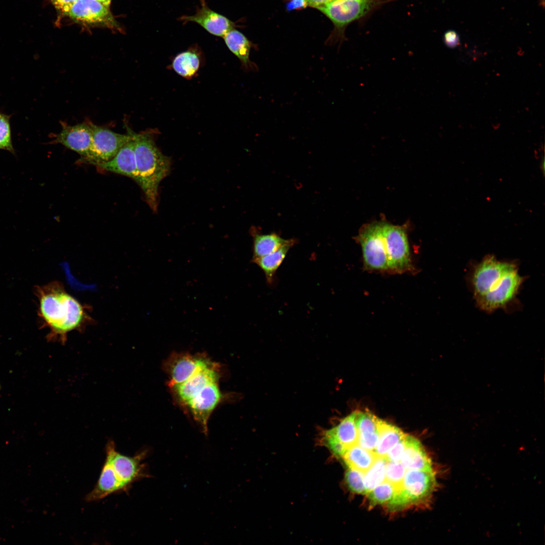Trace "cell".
Returning <instances> with one entry per match:
<instances>
[{"instance_id": "14", "label": "cell", "mask_w": 545, "mask_h": 545, "mask_svg": "<svg viewBox=\"0 0 545 545\" xmlns=\"http://www.w3.org/2000/svg\"><path fill=\"white\" fill-rule=\"evenodd\" d=\"M222 398L218 382H213L205 386L186 406L189 408L194 419L205 434L207 433L209 416Z\"/></svg>"}, {"instance_id": "26", "label": "cell", "mask_w": 545, "mask_h": 545, "mask_svg": "<svg viewBox=\"0 0 545 545\" xmlns=\"http://www.w3.org/2000/svg\"><path fill=\"white\" fill-rule=\"evenodd\" d=\"M387 460L385 457H377L371 467L364 475L365 494H368L385 480Z\"/></svg>"}, {"instance_id": "25", "label": "cell", "mask_w": 545, "mask_h": 545, "mask_svg": "<svg viewBox=\"0 0 545 545\" xmlns=\"http://www.w3.org/2000/svg\"><path fill=\"white\" fill-rule=\"evenodd\" d=\"M294 244L284 245L276 251L261 257L252 259L263 271L267 282L271 284L276 272L285 259L288 252Z\"/></svg>"}, {"instance_id": "6", "label": "cell", "mask_w": 545, "mask_h": 545, "mask_svg": "<svg viewBox=\"0 0 545 545\" xmlns=\"http://www.w3.org/2000/svg\"><path fill=\"white\" fill-rule=\"evenodd\" d=\"M382 229L388 259L389 272L413 273L407 235L404 227L382 222Z\"/></svg>"}, {"instance_id": "27", "label": "cell", "mask_w": 545, "mask_h": 545, "mask_svg": "<svg viewBox=\"0 0 545 545\" xmlns=\"http://www.w3.org/2000/svg\"><path fill=\"white\" fill-rule=\"evenodd\" d=\"M378 418L368 412H357L355 418L358 435H369L378 432Z\"/></svg>"}, {"instance_id": "30", "label": "cell", "mask_w": 545, "mask_h": 545, "mask_svg": "<svg viewBox=\"0 0 545 545\" xmlns=\"http://www.w3.org/2000/svg\"><path fill=\"white\" fill-rule=\"evenodd\" d=\"M9 115L0 110V149L15 153L12 140L10 119Z\"/></svg>"}, {"instance_id": "36", "label": "cell", "mask_w": 545, "mask_h": 545, "mask_svg": "<svg viewBox=\"0 0 545 545\" xmlns=\"http://www.w3.org/2000/svg\"><path fill=\"white\" fill-rule=\"evenodd\" d=\"M106 8H109L110 4L112 0H96Z\"/></svg>"}, {"instance_id": "19", "label": "cell", "mask_w": 545, "mask_h": 545, "mask_svg": "<svg viewBox=\"0 0 545 545\" xmlns=\"http://www.w3.org/2000/svg\"><path fill=\"white\" fill-rule=\"evenodd\" d=\"M228 49L239 60L242 68L245 72H257V65L249 58L250 50L255 45L239 30L233 29L223 37Z\"/></svg>"}, {"instance_id": "3", "label": "cell", "mask_w": 545, "mask_h": 545, "mask_svg": "<svg viewBox=\"0 0 545 545\" xmlns=\"http://www.w3.org/2000/svg\"><path fill=\"white\" fill-rule=\"evenodd\" d=\"M132 134L135 141L136 182L143 192L146 202L155 211L158 203V187L169 173L171 160L158 148L153 132L133 131Z\"/></svg>"}, {"instance_id": "15", "label": "cell", "mask_w": 545, "mask_h": 545, "mask_svg": "<svg viewBox=\"0 0 545 545\" xmlns=\"http://www.w3.org/2000/svg\"><path fill=\"white\" fill-rule=\"evenodd\" d=\"M61 131L56 135L52 143H60L78 153L81 156L80 160L86 158L92 141L91 124L69 125L61 122Z\"/></svg>"}, {"instance_id": "13", "label": "cell", "mask_w": 545, "mask_h": 545, "mask_svg": "<svg viewBox=\"0 0 545 545\" xmlns=\"http://www.w3.org/2000/svg\"><path fill=\"white\" fill-rule=\"evenodd\" d=\"M73 20L91 25H101L114 28L117 23L106 8L96 0H78L67 14Z\"/></svg>"}, {"instance_id": "23", "label": "cell", "mask_w": 545, "mask_h": 545, "mask_svg": "<svg viewBox=\"0 0 545 545\" xmlns=\"http://www.w3.org/2000/svg\"><path fill=\"white\" fill-rule=\"evenodd\" d=\"M377 457L373 451L366 450L357 444L348 448L341 458L348 468L365 474Z\"/></svg>"}, {"instance_id": "9", "label": "cell", "mask_w": 545, "mask_h": 545, "mask_svg": "<svg viewBox=\"0 0 545 545\" xmlns=\"http://www.w3.org/2000/svg\"><path fill=\"white\" fill-rule=\"evenodd\" d=\"M517 267L513 262L498 260L493 255L486 256L475 266L473 271L471 283L475 298L488 291Z\"/></svg>"}, {"instance_id": "1", "label": "cell", "mask_w": 545, "mask_h": 545, "mask_svg": "<svg viewBox=\"0 0 545 545\" xmlns=\"http://www.w3.org/2000/svg\"><path fill=\"white\" fill-rule=\"evenodd\" d=\"M39 313L49 329V340L66 343L69 333L82 332L94 320L89 307L81 304L69 294L60 282H54L40 288Z\"/></svg>"}, {"instance_id": "31", "label": "cell", "mask_w": 545, "mask_h": 545, "mask_svg": "<svg viewBox=\"0 0 545 545\" xmlns=\"http://www.w3.org/2000/svg\"><path fill=\"white\" fill-rule=\"evenodd\" d=\"M364 473L348 468L345 473V480L350 489L358 494H365L364 484Z\"/></svg>"}, {"instance_id": "29", "label": "cell", "mask_w": 545, "mask_h": 545, "mask_svg": "<svg viewBox=\"0 0 545 545\" xmlns=\"http://www.w3.org/2000/svg\"><path fill=\"white\" fill-rule=\"evenodd\" d=\"M406 469L400 461H387L385 470V480L392 484L398 491L402 485Z\"/></svg>"}, {"instance_id": "4", "label": "cell", "mask_w": 545, "mask_h": 545, "mask_svg": "<svg viewBox=\"0 0 545 545\" xmlns=\"http://www.w3.org/2000/svg\"><path fill=\"white\" fill-rule=\"evenodd\" d=\"M387 0H331L317 8L333 23L334 29L328 40L330 44L344 40L345 30L350 23L365 17Z\"/></svg>"}, {"instance_id": "22", "label": "cell", "mask_w": 545, "mask_h": 545, "mask_svg": "<svg viewBox=\"0 0 545 545\" xmlns=\"http://www.w3.org/2000/svg\"><path fill=\"white\" fill-rule=\"evenodd\" d=\"M377 429L379 438L374 452L378 457H384L405 434L397 426L379 419L377 420Z\"/></svg>"}, {"instance_id": "11", "label": "cell", "mask_w": 545, "mask_h": 545, "mask_svg": "<svg viewBox=\"0 0 545 545\" xmlns=\"http://www.w3.org/2000/svg\"><path fill=\"white\" fill-rule=\"evenodd\" d=\"M523 281L518 269L509 272L488 291L475 298L477 305L487 312L505 306L515 298Z\"/></svg>"}, {"instance_id": "32", "label": "cell", "mask_w": 545, "mask_h": 545, "mask_svg": "<svg viewBox=\"0 0 545 545\" xmlns=\"http://www.w3.org/2000/svg\"><path fill=\"white\" fill-rule=\"evenodd\" d=\"M406 445V435L384 457L387 461H400Z\"/></svg>"}, {"instance_id": "20", "label": "cell", "mask_w": 545, "mask_h": 545, "mask_svg": "<svg viewBox=\"0 0 545 545\" xmlns=\"http://www.w3.org/2000/svg\"><path fill=\"white\" fill-rule=\"evenodd\" d=\"M406 445L400 462L406 469L432 470L431 461L419 441L406 435Z\"/></svg>"}, {"instance_id": "7", "label": "cell", "mask_w": 545, "mask_h": 545, "mask_svg": "<svg viewBox=\"0 0 545 545\" xmlns=\"http://www.w3.org/2000/svg\"><path fill=\"white\" fill-rule=\"evenodd\" d=\"M356 238L361 247L364 268L371 271L389 272L382 223L363 226Z\"/></svg>"}, {"instance_id": "5", "label": "cell", "mask_w": 545, "mask_h": 545, "mask_svg": "<svg viewBox=\"0 0 545 545\" xmlns=\"http://www.w3.org/2000/svg\"><path fill=\"white\" fill-rule=\"evenodd\" d=\"M436 485L433 470L409 469L405 472L400 489L388 505L394 509L424 501L430 497Z\"/></svg>"}, {"instance_id": "10", "label": "cell", "mask_w": 545, "mask_h": 545, "mask_svg": "<svg viewBox=\"0 0 545 545\" xmlns=\"http://www.w3.org/2000/svg\"><path fill=\"white\" fill-rule=\"evenodd\" d=\"M356 413L357 411L352 412L342 419L337 425L322 430L320 433V443L337 457L342 458L348 448L357 444Z\"/></svg>"}, {"instance_id": "35", "label": "cell", "mask_w": 545, "mask_h": 545, "mask_svg": "<svg viewBox=\"0 0 545 545\" xmlns=\"http://www.w3.org/2000/svg\"><path fill=\"white\" fill-rule=\"evenodd\" d=\"M309 6L307 0H288L285 4L287 12L300 10Z\"/></svg>"}, {"instance_id": "34", "label": "cell", "mask_w": 545, "mask_h": 545, "mask_svg": "<svg viewBox=\"0 0 545 545\" xmlns=\"http://www.w3.org/2000/svg\"><path fill=\"white\" fill-rule=\"evenodd\" d=\"M78 0H50L54 7L66 15L73 5Z\"/></svg>"}, {"instance_id": "24", "label": "cell", "mask_w": 545, "mask_h": 545, "mask_svg": "<svg viewBox=\"0 0 545 545\" xmlns=\"http://www.w3.org/2000/svg\"><path fill=\"white\" fill-rule=\"evenodd\" d=\"M295 243V240L284 239L276 233L254 234L252 259L271 253L284 245Z\"/></svg>"}, {"instance_id": "2", "label": "cell", "mask_w": 545, "mask_h": 545, "mask_svg": "<svg viewBox=\"0 0 545 545\" xmlns=\"http://www.w3.org/2000/svg\"><path fill=\"white\" fill-rule=\"evenodd\" d=\"M149 453V449L145 448L133 456H126L116 450L113 441H108L100 475L85 500L97 501L112 494L128 492L135 482L150 477L147 465L143 463Z\"/></svg>"}, {"instance_id": "12", "label": "cell", "mask_w": 545, "mask_h": 545, "mask_svg": "<svg viewBox=\"0 0 545 545\" xmlns=\"http://www.w3.org/2000/svg\"><path fill=\"white\" fill-rule=\"evenodd\" d=\"M218 367L217 364L206 358L188 379L171 387L170 388L178 401L186 406L205 386L218 382L220 376Z\"/></svg>"}, {"instance_id": "21", "label": "cell", "mask_w": 545, "mask_h": 545, "mask_svg": "<svg viewBox=\"0 0 545 545\" xmlns=\"http://www.w3.org/2000/svg\"><path fill=\"white\" fill-rule=\"evenodd\" d=\"M201 58L199 48L193 46L177 54L173 60L172 66L180 76L190 79L198 71L201 65Z\"/></svg>"}, {"instance_id": "8", "label": "cell", "mask_w": 545, "mask_h": 545, "mask_svg": "<svg viewBox=\"0 0 545 545\" xmlns=\"http://www.w3.org/2000/svg\"><path fill=\"white\" fill-rule=\"evenodd\" d=\"M92 141L86 158L80 160L93 166L112 159L120 149L132 138V130L127 129V134H119L91 124Z\"/></svg>"}, {"instance_id": "17", "label": "cell", "mask_w": 545, "mask_h": 545, "mask_svg": "<svg viewBox=\"0 0 545 545\" xmlns=\"http://www.w3.org/2000/svg\"><path fill=\"white\" fill-rule=\"evenodd\" d=\"M206 359L202 356L186 352H173L163 364L169 376V387L171 388L188 379Z\"/></svg>"}, {"instance_id": "18", "label": "cell", "mask_w": 545, "mask_h": 545, "mask_svg": "<svg viewBox=\"0 0 545 545\" xmlns=\"http://www.w3.org/2000/svg\"><path fill=\"white\" fill-rule=\"evenodd\" d=\"M105 171L122 175L136 181L137 170L135 155V141L132 138L126 143L110 160L96 166Z\"/></svg>"}, {"instance_id": "16", "label": "cell", "mask_w": 545, "mask_h": 545, "mask_svg": "<svg viewBox=\"0 0 545 545\" xmlns=\"http://www.w3.org/2000/svg\"><path fill=\"white\" fill-rule=\"evenodd\" d=\"M200 6L196 8L193 15H183L178 18L185 24L194 22L211 34L223 37L228 32L235 29V23L224 15L209 8L205 0H199Z\"/></svg>"}, {"instance_id": "28", "label": "cell", "mask_w": 545, "mask_h": 545, "mask_svg": "<svg viewBox=\"0 0 545 545\" xmlns=\"http://www.w3.org/2000/svg\"><path fill=\"white\" fill-rule=\"evenodd\" d=\"M396 492L395 487L386 480L376 486L367 494L372 505L390 502Z\"/></svg>"}, {"instance_id": "33", "label": "cell", "mask_w": 545, "mask_h": 545, "mask_svg": "<svg viewBox=\"0 0 545 545\" xmlns=\"http://www.w3.org/2000/svg\"><path fill=\"white\" fill-rule=\"evenodd\" d=\"M444 42L447 47L455 48L460 44L459 36L456 31L448 30L444 34Z\"/></svg>"}]
</instances>
